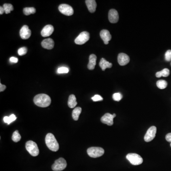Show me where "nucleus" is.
<instances>
[{
	"label": "nucleus",
	"mask_w": 171,
	"mask_h": 171,
	"mask_svg": "<svg viewBox=\"0 0 171 171\" xmlns=\"http://www.w3.org/2000/svg\"><path fill=\"white\" fill-rule=\"evenodd\" d=\"M36 105L41 107H49L51 103L50 97L45 94H39L36 95L33 99Z\"/></svg>",
	"instance_id": "nucleus-1"
},
{
	"label": "nucleus",
	"mask_w": 171,
	"mask_h": 171,
	"mask_svg": "<svg viewBox=\"0 0 171 171\" xmlns=\"http://www.w3.org/2000/svg\"><path fill=\"white\" fill-rule=\"evenodd\" d=\"M45 142L49 149L53 152H57L59 149V145L54 135L49 133L47 134L45 137Z\"/></svg>",
	"instance_id": "nucleus-2"
},
{
	"label": "nucleus",
	"mask_w": 171,
	"mask_h": 171,
	"mask_svg": "<svg viewBox=\"0 0 171 171\" xmlns=\"http://www.w3.org/2000/svg\"><path fill=\"white\" fill-rule=\"evenodd\" d=\"M26 149L33 156H37L39 154V149L37 144L32 141H28L26 142Z\"/></svg>",
	"instance_id": "nucleus-3"
},
{
	"label": "nucleus",
	"mask_w": 171,
	"mask_h": 171,
	"mask_svg": "<svg viewBox=\"0 0 171 171\" xmlns=\"http://www.w3.org/2000/svg\"><path fill=\"white\" fill-rule=\"evenodd\" d=\"M104 153V150L101 147H91L87 150L88 155L92 158H97L101 156Z\"/></svg>",
	"instance_id": "nucleus-4"
},
{
	"label": "nucleus",
	"mask_w": 171,
	"mask_h": 171,
	"mask_svg": "<svg viewBox=\"0 0 171 171\" xmlns=\"http://www.w3.org/2000/svg\"><path fill=\"white\" fill-rule=\"evenodd\" d=\"M126 158L134 165H140L143 162V159L139 154L135 153H130L127 154Z\"/></svg>",
	"instance_id": "nucleus-5"
},
{
	"label": "nucleus",
	"mask_w": 171,
	"mask_h": 171,
	"mask_svg": "<svg viewBox=\"0 0 171 171\" xmlns=\"http://www.w3.org/2000/svg\"><path fill=\"white\" fill-rule=\"evenodd\" d=\"M67 165L66 161L63 158H59L55 161L52 165V169L54 171H61L66 168Z\"/></svg>",
	"instance_id": "nucleus-6"
},
{
	"label": "nucleus",
	"mask_w": 171,
	"mask_h": 171,
	"mask_svg": "<svg viewBox=\"0 0 171 171\" xmlns=\"http://www.w3.org/2000/svg\"><path fill=\"white\" fill-rule=\"evenodd\" d=\"M89 33L87 31H83L76 38L75 40V43L77 45H83L89 40Z\"/></svg>",
	"instance_id": "nucleus-7"
},
{
	"label": "nucleus",
	"mask_w": 171,
	"mask_h": 171,
	"mask_svg": "<svg viewBox=\"0 0 171 171\" xmlns=\"http://www.w3.org/2000/svg\"><path fill=\"white\" fill-rule=\"evenodd\" d=\"M156 127L152 126L149 128L144 137V140L146 142H149L154 139L156 133Z\"/></svg>",
	"instance_id": "nucleus-8"
},
{
	"label": "nucleus",
	"mask_w": 171,
	"mask_h": 171,
	"mask_svg": "<svg viewBox=\"0 0 171 171\" xmlns=\"http://www.w3.org/2000/svg\"><path fill=\"white\" fill-rule=\"evenodd\" d=\"M58 10L61 13L66 16H71L74 13L72 7L66 4H62L58 7Z\"/></svg>",
	"instance_id": "nucleus-9"
},
{
	"label": "nucleus",
	"mask_w": 171,
	"mask_h": 171,
	"mask_svg": "<svg viewBox=\"0 0 171 171\" xmlns=\"http://www.w3.org/2000/svg\"><path fill=\"white\" fill-rule=\"evenodd\" d=\"M116 116V114H113V115L110 113H106L101 118V122L104 124H107L108 126H112L114 124L113 119Z\"/></svg>",
	"instance_id": "nucleus-10"
},
{
	"label": "nucleus",
	"mask_w": 171,
	"mask_h": 171,
	"mask_svg": "<svg viewBox=\"0 0 171 171\" xmlns=\"http://www.w3.org/2000/svg\"><path fill=\"white\" fill-rule=\"evenodd\" d=\"M108 20L112 23H118L119 20L118 11L115 9H111L108 12Z\"/></svg>",
	"instance_id": "nucleus-11"
},
{
	"label": "nucleus",
	"mask_w": 171,
	"mask_h": 171,
	"mask_svg": "<svg viewBox=\"0 0 171 171\" xmlns=\"http://www.w3.org/2000/svg\"><path fill=\"white\" fill-rule=\"evenodd\" d=\"M31 33V31L27 25H24L20 31V37L23 39H27L30 38Z\"/></svg>",
	"instance_id": "nucleus-12"
},
{
	"label": "nucleus",
	"mask_w": 171,
	"mask_h": 171,
	"mask_svg": "<svg viewBox=\"0 0 171 171\" xmlns=\"http://www.w3.org/2000/svg\"><path fill=\"white\" fill-rule=\"evenodd\" d=\"M118 61L120 65H126L129 62V57L126 54L121 53L119 54L118 55Z\"/></svg>",
	"instance_id": "nucleus-13"
},
{
	"label": "nucleus",
	"mask_w": 171,
	"mask_h": 171,
	"mask_svg": "<svg viewBox=\"0 0 171 171\" xmlns=\"http://www.w3.org/2000/svg\"><path fill=\"white\" fill-rule=\"evenodd\" d=\"M100 36L102 40H103L104 44L106 45L108 44L109 41L111 39V35L108 30H102L100 32Z\"/></svg>",
	"instance_id": "nucleus-14"
},
{
	"label": "nucleus",
	"mask_w": 171,
	"mask_h": 171,
	"mask_svg": "<svg viewBox=\"0 0 171 171\" xmlns=\"http://www.w3.org/2000/svg\"><path fill=\"white\" fill-rule=\"evenodd\" d=\"M54 31V27L51 25H47L45 26L42 31L41 35L43 37H48L51 35Z\"/></svg>",
	"instance_id": "nucleus-15"
},
{
	"label": "nucleus",
	"mask_w": 171,
	"mask_h": 171,
	"mask_svg": "<svg viewBox=\"0 0 171 171\" xmlns=\"http://www.w3.org/2000/svg\"><path fill=\"white\" fill-rule=\"evenodd\" d=\"M42 46L44 49L51 50L53 48L54 42L52 39L48 38L43 40L42 42Z\"/></svg>",
	"instance_id": "nucleus-16"
},
{
	"label": "nucleus",
	"mask_w": 171,
	"mask_h": 171,
	"mask_svg": "<svg viewBox=\"0 0 171 171\" xmlns=\"http://www.w3.org/2000/svg\"><path fill=\"white\" fill-rule=\"evenodd\" d=\"M88 10L91 13H93L96 10V1L95 0H87L85 1Z\"/></svg>",
	"instance_id": "nucleus-17"
},
{
	"label": "nucleus",
	"mask_w": 171,
	"mask_h": 171,
	"mask_svg": "<svg viewBox=\"0 0 171 171\" xmlns=\"http://www.w3.org/2000/svg\"><path fill=\"white\" fill-rule=\"evenodd\" d=\"M97 57L95 54H91L89 57V62L88 63V68L89 70H93L96 65Z\"/></svg>",
	"instance_id": "nucleus-18"
},
{
	"label": "nucleus",
	"mask_w": 171,
	"mask_h": 171,
	"mask_svg": "<svg viewBox=\"0 0 171 171\" xmlns=\"http://www.w3.org/2000/svg\"><path fill=\"white\" fill-rule=\"evenodd\" d=\"M99 66L102 69V70L104 71L107 68H111L112 66V64L106 61L104 58H102L100 61Z\"/></svg>",
	"instance_id": "nucleus-19"
},
{
	"label": "nucleus",
	"mask_w": 171,
	"mask_h": 171,
	"mask_svg": "<svg viewBox=\"0 0 171 171\" xmlns=\"http://www.w3.org/2000/svg\"><path fill=\"white\" fill-rule=\"evenodd\" d=\"M68 106L70 108H74L77 104L76 97L74 95H71L69 96L68 102Z\"/></svg>",
	"instance_id": "nucleus-20"
},
{
	"label": "nucleus",
	"mask_w": 171,
	"mask_h": 171,
	"mask_svg": "<svg viewBox=\"0 0 171 171\" xmlns=\"http://www.w3.org/2000/svg\"><path fill=\"white\" fill-rule=\"evenodd\" d=\"M81 111H82V108L80 107H77L74 108V109L73 110L72 114L74 120H75V121L78 120L79 116H80Z\"/></svg>",
	"instance_id": "nucleus-21"
},
{
	"label": "nucleus",
	"mask_w": 171,
	"mask_h": 171,
	"mask_svg": "<svg viewBox=\"0 0 171 171\" xmlns=\"http://www.w3.org/2000/svg\"><path fill=\"white\" fill-rule=\"evenodd\" d=\"M170 74V70L168 69H164L160 71H158L156 73V77H167Z\"/></svg>",
	"instance_id": "nucleus-22"
},
{
	"label": "nucleus",
	"mask_w": 171,
	"mask_h": 171,
	"mask_svg": "<svg viewBox=\"0 0 171 171\" xmlns=\"http://www.w3.org/2000/svg\"><path fill=\"white\" fill-rule=\"evenodd\" d=\"M16 117L14 114H12L10 116H4V121L5 123L8 124V125H10L11 123L16 119Z\"/></svg>",
	"instance_id": "nucleus-23"
},
{
	"label": "nucleus",
	"mask_w": 171,
	"mask_h": 171,
	"mask_svg": "<svg viewBox=\"0 0 171 171\" xmlns=\"http://www.w3.org/2000/svg\"><path fill=\"white\" fill-rule=\"evenodd\" d=\"M156 85L160 89H164L167 86V82L164 80H159L157 81Z\"/></svg>",
	"instance_id": "nucleus-24"
},
{
	"label": "nucleus",
	"mask_w": 171,
	"mask_h": 171,
	"mask_svg": "<svg viewBox=\"0 0 171 171\" xmlns=\"http://www.w3.org/2000/svg\"><path fill=\"white\" fill-rule=\"evenodd\" d=\"M36 12V9L34 7H26L23 9L24 14L26 15H29L30 14H34Z\"/></svg>",
	"instance_id": "nucleus-25"
},
{
	"label": "nucleus",
	"mask_w": 171,
	"mask_h": 171,
	"mask_svg": "<svg viewBox=\"0 0 171 171\" xmlns=\"http://www.w3.org/2000/svg\"><path fill=\"white\" fill-rule=\"evenodd\" d=\"M21 139V135L19 133L18 130H16L12 134V140L14 142H17L20 141Z\"/></svg>",
	"instance_id": "nucleus-26"
},
{
	"label": "nucleus",
	"mask_w": 171,
	"mask_h": 171,
	"mask_svg": "<svg viewBox=\"0 0 171 171\" xmlns=\"http://www.w3.org/2000/svg\"><path fill=\"white\" fill-rule=\"evenodd\" d=\"M3 8L4 10L5 13L6 14H8L10 13L11 11L13 10V7L11 4H5L3 5Z\"/></svg>",
	"instance_id": "nucleus-27"
},
{
	"label": "nucleus",
	"mask_w": 171,
	"mask_h": 171,
	"mask_svg": "<svg viewBox=\"0 0 171 171\" xmlns=\"http://www.w3.org/2000/svg\"><path fill=\"white\" fill-rule=\"evenodd\" d=\"M123 96L120 93H115L113 95V99L115 101H119L122 99Z\"/></svg>",
	"instance_id": "nucleus-28"
},
{
	"label": "nucleus",
	"mask_w": 171,
	"mask_h": 171,
	"mask_svg": "<svg viewBox=\"0 0 171 171\" xmlns=\"http://www.w3.org/2000/svg\"><path fill=\"white\" fill-rule=\"evenodd\" d=\"M27 52V49L26 47L20 48L18 50V53L20 56H23Z\"/></svg>",
	"instance_id": "nucleus-29"
},
{
	"label": "nucleus",
	"mask_w": 171,
	"mask_h": 171,
	"mask_svg": "<svg viewBox=\"0 0 171 171\" xmlns=\"http://www.w3.org/2000/svg\"><path fill=\"white\" fill-rule=\"evenodd\" d=\"M69 71V69L66 67H64V66L59 68L58 69V73L59 74L68 73Z\"/></svg>",
	"instance_id": "nucleus-30"
},
{
	"label": "nucleus",
	"mask_w": 171,
	"mask_h": 171,
	"mask_svg": "<svg viewBox=\"0 0 171 171\" xmlns=\"http://www.w3.org/2000/svg\"><path fill=\"white\" fill-rule=\"evenodd\" d=\"M165 59L167 61H171V50H168L165 54Z\"/></svg>",
	"instance_id": "nucleus-31"
},
{
	"label": "nucleus",
	"mask_w": 171,
	"mask_h": 171,
	"mask_svg": "<svg viewBox=\"0 0 171 171\" xmlns=\"http://www.w3.org/2000/svg\"><path fill=\"white\" fill-rule=\"evenodd\" d=\"M91 99L93 100V101H94V102L102 101V100H103V97H102V96H100V95H95L94 96H93V97H92Z\"/></svg>",
	"instance_id": "nucleus-32"
},
{
	"label": "nucleus",
	"mask_w": 171,
	"mask_h": 171,
	"mask_svg": "<svg viewBox=\"0 0 171 171\" xmlns=\"http://www.w3.org/2000/svg\"><path fill=\"white\" fill-rule=\"evenodd\" d=\"M10 61L12 63H17L18 61V58H17L15 57H12L10 58Z\"/></svg>",
	"instance_id": "nucleus-33"
},
{
	"label": "nucleus",
	"mask_w": 171,
	"mask_h": 171,
	"mask_svg": "<svg viewBox=\"0 0 171 171\" xmlns=\"http://www.w3.org/2000/svg\"><path fill=\"white\" fill-rule=\"evenodd\" d=\"M165 139H166L167 141L171 142V133H169L168 134H166Z\"/></svg>",
	"instance_id": "nucleus-34"
},
{
	"label": "nucleus",
	"mask_w": 171,
	"mask_h": 171,
	"mask_svg": "<svg viewBox=\"0 0 171 171\" xmlns=\"http://www.w3.org/2000/svg\"><path fill=\"white\" fill-rule=\"evenodd\" d=\"M6 86L4 85H2L1 83L0 84V91H4V90L6 89Z\"/></svg>",
	"instance_id": "nucleus-35"
},
{
	"label": "nucleus",
	"mask_w": 171,
	"mask_h": 171,
	"mask_svg": "<svg viewBox=\"0 0 171 171\" xmlns=\"http://www.w3.org/2000/svg\"><path fill=\"white\" fill-rule=\"evenodd\" d=\"M4 12H5L4 8H3V7H2V6H1V7H0V14L1 15V14H3Z\"/></svg>",
	"instance_id": "nucleus-36"
},
{
	"label": "nucleus",
	"mask_w": 171,
	"mask_h": 171,
	"mask_svg": "<svg viewBox=\"0 0 171 171\" xmlns=\"http://www.w3.org/2000/svg\"><path fill=\"white\" fill-rule=\"evenodd\" d=\"M170 146H171V144H170Z\"/></svg>",
	"instance_id": "nucleus-37"
}]
</instances>
